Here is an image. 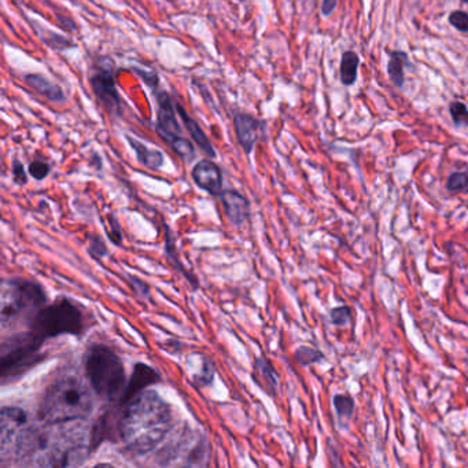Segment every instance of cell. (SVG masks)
I'll return each instance as SVG.
<instances>
[{
    "label": "cell",
    "mask_w": 468,
    "mask_h": 468,
    "mask_svg": "<svg viewBox=\"0 0 468 468\" xmlns=\"http://www.w3.org/2000/svg\"><path fill=\"white\" fill-rule=\"evenodd\" d=\"M449 23L457 30L468 33V13L466 11H462V10L452 11L449 16Z\"/></svg>",
    "instance_id": "26"
},
{
    "label": "cell",
    "mask_w": 468,
    "mask_h": 468,
    "mask_svg": "<svg viewBox=\"0 0 468 468\" xmlns=\"http://www.w3.org/2000/svg\"><path fill=\"white\" fill-rule=\"evenodd\" d=\"M324 359V354L318 349H312L308 346H302L296 352V360L304 367L311 366L313 363H319Z\"/></svg>",
    "instance_id": "20"
},
{
    "label": "cell",
    "mask_w": 468,
    "mask_h": 468,
    "mask_svg": "<svg viewBox=\"0 0 468 468\" xmlns=\"http://www.w3.org/2000/svg\"><path fill=\"white\" fill-rule=\"evenodd\" d=\"M88 250H90L91 256L95 257V258H102L107 254V247L104 245V242L97 235H90L88 236Z\"/></svg>",
    "instance_id": "27"
},
{
    "label": "cell",
    "mask_w": 468,
    "mask_h": 468,
    "mask_svg": "<svg viewBox=\"0 0 468 468\" xmlns=\"http://www.w3.org/2000/svg\"><path fill=\"white\" fill-rule=\"evenodd\" d=\"M85 373L92 390L106 400L123 395L126 388L123 361L114 350L104 345H91L85 353Z\"/></svg>",
    "instance_id": "3"
},
{
    "label": "cell",
    "mask_w": 468,
    "mask_h": 468,
    "mask_svg": "<svg viewBox=\"0 0 468 468\" xmlns=\"http://www.w3.org/2000/svg\"><path fill=\"white\" fill-rule=\"evenodd\" d=\"M234 128L239 145L250 154L261 135L264 123L246 113H238L234 117Z\"/></svg>",
    "instance_id": "11"
},
{
    "label": "cell",
    "mask_w": 468,
    "mask_h": 468,
    "mask_svg": "<svg viewBox=\"0 0 468 468\" xmlns=\"http://www.w3.org/2000/svg\"><path fill=\"white\" fill-rule=\"evenodd\" d=\"M25 81L29 87H32L36 92L43 95L51 102H64L66 97L59 85L51 83L46 76L42 74H26Z\"/></svg>",
    "instance_id": "15"
},
{
    "label": "cell",
    "mask_w": 468,
    "mask_h": 468,
    "mask_svg": "<svg viewBox=\"0 0 468 468\" xmlns=\"http://www.w3.org/2000/svg\"><path fill=\"white\" fill-rule=\"evenodd\" d=\"M109 222H110V227H112L110 231H107L110 239L113 241V244L121 245V231H120L119 222H117V220L113 216H109Z\"/></svg>",
    "instance_id": "31"
},
{
    "label": "cell",
    "mask_w": 468,
    "mask_h": 468,
    "mask_svg": "<svg viewBox=\"0 0 468 468\" xmlns=\"http://www.w3.org/2000/svg\"><path fill=\"white\" fill-rule=\"evenodd\" d=\"M94 408L90 388L77 376L68 375L54 380L39 407V416L47 424H66L87 419Z\"/></svg>",
    "instance_id": "2"
},
{
    "label": "cell",
    "mask_w": 468,
    "mask_h": 468,
    "mask_svg": "<svg viewBox=\"0 0 468 468\" xmlns=\"http://www.w3.org/2000/svg\"><path fill=\"white\" fill-rule=\"evenodd\" d=\"M220 198L224 212L229 222L239 227L246 222L250 216V203L245 196L234 190H227L222 191Z\"/></svg>",
    "instance_id": "13"
},
{
    "label": "cell",
    "mask_w": 468,
    "mask_h": 468,
    "mask_svg": "<svg viewBox=\"0 0 468 468\" xmlns=\"http://www.w3.org/2000/svg\"><path fill=\"white\" fill-rule=\"evenodd\" d=\"M136 71V73L139 74L140 77H143V80L148 83V85L150 87H157V84H158V77H157V73L155 72H151V73L148 74L146 72H142V71H138V69H135Z\"/></svg>",
    "instance_id": "32"
},
{
    "label": "cell",
    "mask_w": 468,
    "mask_h": 468,
    "mask_svg": "<svg viewBox=\"0 0 468 468\" xmlns=\"http://www.w3.org/2000/svg\"><path fill=\"white\" fill-rule=\"evenodd\" d=\"M334 405H335V409H337L340 418H350L354 412V401L350 395H335Z\"/></svg>",
    "instance_id": "21"
},
{
    "label": "cell",
    "mask_w": 468,
    "mask_h": 468,
    "mask_svg": "<svg viewBox=\"0 0 468 468\" xmlns=\"http://www.w3.org/2000/svg\"><path fill=\"white\" fill-rule=\"evenodd\" d=\"M257 366H258V368L261 371V373L264 375V378L267 379L270 388H271L272 390H275L276 386H277V380H276V373H275V370L272 368L271 364L265 359H258L257 360Z\"/></svg>",
    "instance_id": "28"
},
{
    "label": "cell",
    "mask_w": 468,
    "mask_h": 468,
    "mask_svg": "<svg viewBox=\"0 0 468 468\" xmlns=\"http://www.w3.org/2000/svg\"><path fill=\"white\" fill-rule=\"evenodd\" d=\"M160 379V375L157 373V371L151 368L148 364L139 363L135 366L131 380L126 383V388L124 390L123 395L120 397L119 402L120 407L126 405L129 401H132L138 395H140L142 392L146 390L150 385L157 383Z\"/></svg>",
    "instance_id": "10"
},
{
    "label": "cell",
    "mask_w": 468,
    "mask_h": 468,
    "mask_svg": "<svg viewBox=\"0 0 468 468\" xmlns=\"http://www.w3.org/2000/svg\"><path fill=\"white\" fill-rule=\"evenodd\" d=\"M43 341L32 331L4 340L0 347V378L3 383L21 376L42 360Z\"/></svg>",
    "instance_id": "6"
},
{
    "label": "cell",
    "mask_w": 468,
    "mask_h": 468,
    "mask_svg": "<svg viewBox=\"0 0 468 468\" xmlns=\"http://www.w3.org/2000/svg\"><path fill=\"white\" fill-rule=\"evenodd\" d=\"M337 6V0H323L321 4V13L323 16H330Z\"/></svg>",
    "instance_id": "33"
},
{
    "label": "cell",
    "mask_w": 468,
    "mask_h": 468,
    "mask_svg": "<svg viewBox=\"0 0 468 468\" xmlns=\"http://www.w3.org/2000/svg\"><path fill=\"white\" fill-rule=\"evenodd\" d=\"M119 434L126 452L133 456L148 455L161 444L172 430L171 405L152 390H145L120 407Z\"/></svg>",
    "instance_id": "1"
},
{
    "label": "cell",
    "mask_w": 468,
    "mask_h": 468,
    "mask_svg": "<svg viewBox=\"0 0 468 468\" xmlns=\"http://www.w3.org/2000/svg\"><path fill=\"white\" fill-rule=\"evenodd\" d=\"M462 1H464V3H468V0H462Z\"/></svg>",
    "instance_id": "35"
},
{
    "label": "cell",
    "mask_w": 468,
    "mask_h": 468,
    "mask_svg": "<svg viewBox=\"0 0 468 468\" xmlns=\"http://www.w3.org/2000/svg\"><path fill=\"white\" fill-rule=\"evenodd\" d=\"M13 177H14V181L17 184H26V181H28L24 165L18 160L13 161Z\"/></svg>",
    "instance_id": "30"
},
{
    "label": "cell",
    "mask_w": 468,
    "mask_h": 468,
    "mask_svg": "<svg viewBox=\"0 0 468 468\" xmlns=\"http://www.w3.org/2000/svg\"><path fill=\"white\" fill-rule=\"evenodd\" d=\"M450 116L456 125H462L468 121V109L467 106L462 102H452L449 106Z\"/></svg>",
    "instance_id": "24"
},
{
    "label": "cell",
    "mask_w": 468,
    "mask_h": 468,
    "mask_svg": "<svg viewBox=\"0 0 468 468\" xmlns=\"http://www.w3.org/2000/svg\"><path fill=\"white\" fill-rule=\"evenodd\" d=\"M47 296L40 284L25 279L3 282L0 296V324L3 328L18 320L23 315L32 318L46 306Z\"/></svg>",
    "instance_id": "5"
},
{
    "label": "cell",
    "mask_w": 468,
    "mask_h": 468,
    "mask_svg": "<svg viewBox=\"0 0 468 468\" xmlns=\"http://www.w3.org/2000/svg\"><path fill=\"white\" fill-rule=\"evenodd\" d=\"M407 62V55L401 51H395L389 61V76L395 87L404 85V64Z\"/></svg>",
    "instance_id": "18"
},
{
    "label": "cell",
    "mask_w": 468,
    "mask_h": 468,
    "mask_svg": "<svg viewBox=\"0 0 468 468\" xmlns=\"http://www.w3.org/2000/svg\"><path fill=\"white\" fill-rule=\"evenodd\" d=\"M331 323L335 325H346L352 320V311L349 306H340L331 311L330 313Z\"/></svg>",
    "instance_id": "25"
},
{
    "label": "cell",
    "mask_w": 468,
    "mask_h": 468,
    "mask_svg": "<svg viewBox=\"0 0 468 468\" xmlns=\"http://www.w3.org/2000/svg\"><path fill=\"white\" fill-rule=\"evenodd\" d=\"M154 92L158 100L155 131L162 140L171 145L174 139L181 136L179 123L176 120V112H174L176 107L172 103V99L169 98V95L165 91L154 90Z\"/></svg>",
    "instance_id": "8"
},
{
    "label": "cell",
    "mask_w": 468,
    "mask_h": 468,
    "mask_svg": "<svg viewBox=\"0 0 468 468\" xmlns=\"http://www.w3.org/2000/svg\"><path fill=\"white\" fill-rule=\"evenodd\" d=\"M26 424V414L21 408L4 407L0 411V444L6 450L8 444L18 436V431Z\"/></svg>",
    "instance_id": "12"
},
{
    "label": "cell",
    "mask_w": 468,
    "mask_h": 468,
    "mask_svg": "<svg viewBox=\"0 0 468 468\" xmlns=\"http://www.w3.org/2000/svg\"><path fill=\"white\" fill-rule=\"evenodd\" d=\"M131 148L135 150L136 152V157L138 160L145 165L148 167L150 169H158L162 167L164 164V155L161 151L158 150H154V148H148L145 143L131 138V136H126Z\"/></svg>",
    "instance_id": "16"
},
{
    "label": "cell",
    "mask_w": 468,
    "mask_h": 468,
    "mask_svg": "<svg viewBox=\"0 0 468 468\" xmlns=\"http://www.w3.org/2000/svg\"><path fill=\"white\" fill-rule=\"evenodd\" d=\"M176 110L179 112L180 117H181V120H183V123L186 125L187 131L190 132L193 140L197 143L198 148H200L205 154H208L209 157L215 158V157H216V151H215V148L212 146L209 138L206 136V133H205L203 129L200 128V125H199V124H198L197 121H196V120H194V119H193V117L184 110V107H183L181 104L176 103Z\"/></svg>",
    "instance_id": "14"
},
{
    "label": "cell",
    "mask_w": 468,
    "mask_h": 468,
    "mask_svg": "<svg viewBox=\"0 0 468 468\" xmlns=\"http://www.w3.org/2000/svg\"><path fill=\"white\" fill-rule=\"evenodd\" d=\"M29 174L36 179V180H43L44 177H47L49 173V165L44 161H33L29 164L28 168Z\"/></svg>",
    "instance_id": "29"
},
{
    "label": "cell",
    "mask_w": 468,
    "mask_h": 468,
    "mask_svg": "<svg viewBox=\"0 0 468 468\" xmlns=\"http://www.w3.org/2000/svg\"><path fill=\"white\" fill-rule=\"evenodd\" d=\"M468 187V174L467 173H452L448 177L446 181V188L449 191H462Z\"/></svg>",
    "instance_id": "23"
},
{
    "label": "cell",
    "mask_w": 468,
    "mask_h": 468,
    "mask_svg": "<svg viewBox=\"0 0 468 468\" xmlns=\"http://www.w3.org/2000/svg\"><path fill=\"white\" fill-rule=\"evenodd\" d=\"M113 64L109 66H102L98 69L97 73L92 74L90 78L91 87L94 90V94L97 95L99 102L106 107V110L113 116L121 114V102L120 95L116 88V81L113 77Z\"/></svg>",
    "instance_id": "7"
},
{
    "label": "cell",
    "mask_w": 468,
    "mask_h": 468,
    "mask_svg": "<svg viewBox=\"0 0 468 468\" xmlns=\"http://www.w3.org/2000/svg\"><path fill=\"white\" fill-rule=\"evenodd\" d=\"M85 316L78 305L68 298H61L42 308L30 319V331L42 341L59 335H81L85 331Z\"/></svg>",
    "instance_id": "4"
},
{
    "label": "cell",
    "mask_w": 468,
    "mask_h": 468,
    "mask_svg": "<svg viewBox=\"0 0 468 468\" xmlns=\"http://www.w3.org/2000/svg\"><path fill=\"white\" fill-rule=\"evenodd\" d=\"M43 42L46 44H49L51 49H59V51H64V49H73L74 43L65 37V36H61V35H56V33H52L49 32V37H43Z\"/></svg>",
    "instance_id": "22"
},
{
    "label": "cell",
    "mask_w": 468,
    "mask_h": 468,
    "mask_svg": "<svg viewBox=\"0 0 468 468\" xmlns=\"http://www.w3.org/2000/svg\"><path fill=\"white\" fill-rule=\"evenodd\" d=\"M193 179L199 188L220 197L222 193V174L220 168L209 160H202L193 168Z\"/></svg>",
    "instance_id": "9"
},
{
    "label": "cell",
    "mask_w": 468,
    "mask_h": 468,
    "mask_svg": "<svg viewBox=\"0 0 468 468\" xmlns=\"http://www.w3.org/2000/svg\"><path fill=\"white\" fill-rule=\"evenodd\" d=\"M360 59L356 52L346 51L341 61V80L345 85H352L357 78V68Z\"/></svg>",
    "instance_id": "17"
},
{
    "label": "cell",
    "mask_w": 468,
    "mask_h": 468,
    "mask_svg": "<svg viewBox=\"0 0 468 468\" xmlns=\"http://www.w3.org/2000/svg\"><path fill=\"white\" fill-rule=\"evenodd\" d=\"M169 146L184 161H191L196 157V148L193 146V143L183 136L174 139Z\"/></svg>",
    "instance_id": "19"
},
{
    "label": "cell",
    "mask_w": 468,
    "mask_h": 468,
    "mask_svg": "<svg viewBox=\"0 0 468 468\" xmlns=\"http://www.w3.org/2000/svg\"><path fill=\"white\" fill-rule=\"evenodd\" d=\"M56 18H58L59 23H62V25H64L65 28H68L71 32L76 30V25H74L72 20H69V18H64V17H61V16H56Z\"/></svg>",
    "instance_id": "34"
}]
</instances>
